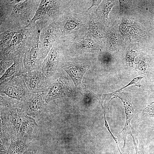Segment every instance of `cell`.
<instances>
[{
	"mask_svg": "<svg viewBox=\"0 0 154 154\" xmlns=\"http://www.w3.org/2000/svg\"><path fill=\"white\" fill-rule=\"evenodd\" d=\"M35 23V27L29 35L22 52L23 63L27 72L42 68V62L39 52V37L46 23L41 21H38Z\"/></svg>",
	"mask_w": 154,
	"mask_h": 154,
	"instance_id": "3957f363",
	"label": "cell"
},
{
	"mask_svg": "<svg viewBox=\"0 0 154 154\" xmlns=\"http://www.w3.org/2000/svg\"><path fill=\"white\" fill-rule=\"evenodd\" d=\"M74 0H41L33 17L29 24L40 20L54 21L66 11L72 8Z\"/></svg>",
	"mask_w": 154,
	"mask_h": 154,
	"instance_id": "5b68a950",
	"label": "cell"
},
{
	"mask_svg": "<svg viewBox=\"0 0 154 154\" xmlns=\"http://www.w3.org/2000/svg\"><path fill=\"white\" fill-rule=\"evenodd\" d=\"M0 92L21 102L30 93L21 76L15 77L1 84Z\"/></svg>",
	"mask_w": 154,
	"mask_h": 154,
	"instance_id": "8fae6325",
	"label": "cell"
},
{
	"mask_svg": "<svg viewBox=\"0 0 154 154\" xmlns=\"http://www.w3.org/2000/svg\"><path fill=\"white\" fill-rule=\"evenodd\" d=\"M82 86L83 89L88 95L91 97L95 98L98 99L104 111L103 105L104 102L105 100H108L110 102L112 99L115 98V95L118 92L120 91L119 90L113 92L108 94H96L90 91L88 89L85 84H83Z\"/></svg>",
	"mask_w": 154,
	"mask_h": 154,
	"instance_id": "7402d4cb",
	"label": "cell"
},
{
	"mask_svg": "<svg viewBox=\"0 0 154 154\" xmlns=\"http://www.w3.org/2000/svg\"><path fill=\"white\" fill-rule=\"evenodd\" d=\"M118 3V1L103 0L96 9V14L106 27H108L110 25L108 17L109 12L113 7Z\"/></svg>",
	"mask_w": 154,
	"mask_h": 154,
	"instance_id": "e0dca14e",
	"label": "cell"
},
{
	"mask_svg": "<svg viewBox=\"0 0 154 154\" xmlns=\"http://www.w3.org/2000/svg\"><path fill=\"white\" fill-rule=\"evenodd\" d=\"M120 5V13H122L127 9L129 8L132 4V1L119 0Z\"/></svg>",
	"mask_w": 154,
	"mask_h": 154,
	"instance_id": "4316f807",
	"label": "cell"
},
{
	"mask_svg": "<svg viewBox=\"0 0 154 154\" xmlns=\"http://www.w3.org/2000/svg\"><path fill=\"white\" fill-rule=\"evenodd\" d=\"M147 64L145 61H142L138 65V70L141 72H146L147 68Z\"/></svg>",
	"mask_w": 154,
	"mask_h": 154,
	"instance_id": "1f68e13d",
	"label": "cell"
},
{
	"mask_svg": "<svg viewBox=\"0 0 154 154\" xmlns=\"http://www.w3.org/2000/svg\"><path fill=\"white\" fill-rule=\"evenodd\" d=\"M40 1L12 0L11 14L0 24V33L8 30L17 31L24 28L34 17Z\"/></svg>",
	"mask_w": 154,
	"mask_h": 154,
	"instance_id": "6da1fadb",
	"label": "cell"
},
{
	"mask_svg": "<svg viewBox=\"0 0 154 154\" xmlns=\"http://www.w3.org/2000/svg\"><path fill=\"white\" fill-rule=\"evenodd\" d=\"M48 79L47 86L42 93L47 103L59 98L74 96V92L64 75L57 73Z\"/></svg>",
	"mask_w": 154,
	"mask_h": 154,
	"instance_id": "8992f818",
	"label": "cell"
},
{
	"mask_svg": "<svg viewBox=\"0 0 154 154\" xmlns=\"http://www.w3.org/2000/svg\"><path fill=\"white\" fill-rule=\"evenodd\" d=\"M0 106L8 109L21 107V102L17 100L11 98L4 94L0 93Z\"/></svg>",
	"mask_w": 154,
	"mask_h": 154,
	"instance_id": "603a6c76",
	"label": "cell"
},
{
	"mask_svg": "<svg viewBox=\"0 0 154 154\" xmlns=\"http://www.w3.org/2000/svg\"><path fill=\"white\" fill-rule=\"evenodd\" d=\"M37 124L34 119L25 114L17 134V139L30 142L35 133Z\"/></svg>",
	"mask_w": 154,
	"mask_h": 154,
	"instance_id": "9a60e30c",
	"label": "cell"
},
{
	"mask_svg": "<svg viewBox=\"0 0 154 154\" xmlns=\"http://www.w3.org/2000/svg\"><path fill=\"white\" fill-rule=\"evenodd\" d=\"M9 110L10 124L17 137V134L22 123L23 117L26 114L21 107L13 108Z\"/></svg>",
	"mask_w": 154,
	"mask_h": 154,
	"instance_id": "ffe728a7",
	"label": "cell"
},
{
	"mask_svg": "<svg viewBox=\"0 0 154 154\" xmlns=\"http://www.w3.org/2000/svg\"><path fill=\"white\" fill-rule=\"evenodd\" d=\"M62 40L66 53L71 56L96 53L102 46L88 31Z\"/></svg>",
	"mask_w": 154,
	"mask_h": 154,
	"instance_id": "277c9868",
	"label": "cell"
},
{
	"mask_svg": "<svg viewBox=\"0 0 154 154\" xmlns=\"http://www.w3.org/2000/svg\"><path fill=\"white\" fill-rule=\"evenodd\" d=\"M26 72H27L24 66L21 54L14 58L13 64L1 77L0 83L15 77L21 76Z\"/></svg>",
	"mask_w": 154,
	"mask_h": 154,
	"instance_id": "2e32d148",
	"label": "cell"
},
{
	"mask_svg": "<svg viewBox=\"0 0 154 154\" xmlns=\"http://www.w3.org/2000/svg\"><path fill=\"white\" fill-rule=\"evenodd\" d=\"M89 20L88 11L78 13L74 7L66 11L54 23L60 29V39L63 40L88 31Z\"/></svg>",
	"mask_w": 154,
	"mask_h": 154,
	"instance_id": "7a4b0ae2",
	"label": "cell"
},
{
	"mask_svg": "<svg viewBox=\"0 0 154 154\" xmlns=\"http://www.w3.org/2000/svg\"><path fill=\"white\" fill-rule=\"evenodd\" d=\"M61 32L54 22L48 23L40 31L39 48L40 60L42 63L54 43L60 39Z\"/></svg>",
	"mask_w": 154,
	"mask_h": 154,
	"instance_id": "ba28073f",
	"label": "cell"
},
{
	"mask_svg": "<svg viewBox=\"0 0 154 154\" xmlns=\"http://www.w3.org/2000/svg\"><path fill=\"white\" fill-rule=\"evenodd\" d=\"M143 78V76H139L135 78L127 85L119 90L120 91L122 89L126 88L127 86L132 85H135V86L138 87H140L141 86L140 84V81Z\"/></svg>",
	"mask_w": 154,
	"mask_h": 154,
	"instance_id": "83f0119b",
	"label": "cell"
},
{
	"mask_svg": "<svg viewBox=\"0 0 154 154\" xmlns=\"http://www.w3.org/2000/svg\"><path fill=\"white\" fill-rule=\"evenodd\" d=\"M13 138L17 139L10 124L9 109L0 106V143L9 146Z\"/></svg>",
	"mask_w": 154,
	"mask_h": 154,
	"instance_id": "5bb4252c",
	"label": "cell"
},
{
	"mask_svg": "<svg viewBox=\"0 0 154 154\" xmlns=\"http://www.w3.org/2000/svg\"><path fill=\"white\" fill-rule=\"evenodd\" d=\"M36 23L28 25L24 28L17 31L9 45L0 48V59L14 60L22 54L28 38L35 28Z\"/></svg>",
	"mask_w": 154,
	"mask_h": 154,
	"instance_id": "52a82bcc",
	"label": "cell"
},
{
	"mask_svg": "<svg viewBox=\"0 0 154 154\" xmlns=\"http://www.w3.org/2000/svg\"><path fill=\"white\" fill-rule=\"evenodd\" d=\"M138 25H137L136 29H135L133 28L134 29H132V30H131L130 31V34H129V36L130 35L129 37L130 38H136V37H138L139 36V35L141 36V34H142V30L139 28V27H138Z\"/></svg>",
	"mask_w": 154,
	"mask_h": 154,
	"instance_id": "f546056e",
	"label": "cell"
},
{
	"mask_svg": "<svg viewBox=\"0 0 154 154\" xmlns=\"http://www.w3.org/2000/svg\"><path fill=\"white\" fill-rule=\"evenodd\" d=\"M65 52L63 41L60 39L54 44L42 64V70L48 78L60 68V64Z\"/></svg>",
	"mask_w": 154,
	"mask_h": 154,
	"instance_id": "9c48e42d",
	"label": "cell"
},
{
	"mask_svg": "<svg viewBox=\"0 0 154 154\" xmlns=\"http://www.w3.org/2000/svg\"><path fill=\"white\" fill-rule=\"evenodd\" d=\"M47 104L42 93H29L21 102V108L27 116L34 119H38L44 115Z\"/></svg>",
	"mask_w": 154,
	"mask_h": 154,
	"instance_id": "30bf717a",
	"label": "cell"
},
{
	"mask_svg": "<svg viewBox=\"0 0 154 154\" xmlns=\"http://www.w3.org/2000/svg\"><path fill=\"white\" fill-rule=\"evenodd\" d=\"M0 76L4 74L7 70L13 64L14 60L0 59Z\"/></svg>",
	"mask_w": 154,
	"mask_h": 154,
	"instance_id": "484cf974",
	"label": "cell"
},
{
	"mask_svg": "<svg viewBox=\"0 0 154 154\" xmlns=\"http://www.w3.org/2000/svg\"><path fill=\"white\" fill-rule=\"evenodd\" d=\"M142 154H144V153H143Z\"/></svg>",
	"mask_w": 154,
	"mask_h": 154,
	"instance_id": "e575fe53",
	"label": "cell"
},
{
	"mask_svg": "<svg viewBox=\"0 0 154 154\" xmlns=\"http://www.w3.org/2000/svg\"><path fill=\"white\" fill-rule=\"evenodd\" d=\"M21 76L30 93H42L47 86L48 78L42 68L26 72Z\"/></svg>",
	"mask_w": 154,
	"mask_h": 154,
	"instance_id": "7c38bea8",
	"label": "cell"
},
{
	"mask_svg": "<svg viewBox=\"0 0 154 154\" xmlns=\"http://www.w3.org/2000/svg\"><path fill=\"white\" fill-rule=\"evenodd\" d=\"M107 28L106 49L108 51H113L116 49L118 45L120 44L121 37L118 34L117 30L113 26Z\"/></svg>",
	"mask_w": 154,
	"mask_h": 154,
	"instance_id": "d6986e66",
	"label": "cell"
},
{
	"mask_svg": "<svg viewBox=\"0 0 154 154\" xmlns=\"http://www.w3.org/2000/svg\"><path fill=\"white\" fill-rule=\"evenodd\" d=\"M102 1V0H92V2L91 6L86 11L89 10L94 6H98L100 5Z\"/></svg>",
	"mask_w": 154,
	"mask_h": 154,
	"instance_id": "d6a6232c",
	"label": "cell"
},
{
	"mask_svg": "<svg viewBox=\"0 0 154 154\" xmlns=\"http://www.w3.org/2000/svg\"><path fill=\"white\" fill-rule=\"evenodd\" d=\"M12 0H0V24L4 21L9 16L12 9Z\"/></svg>",
	"mask_w": 154,
	"mask_h": 154,
	"instance_id": "cb8c5ba5",
	"label": "cell"
},
{
	"mask_svg": "<svg viewBox=\"0 0 154 154\" xmlns=\"http://www.w3.org/2000/svg\"><path fill=\"white\" fill-rule=\"evenodd\" d=\"M38 150L37 147L31 146L23 153L21 154H38Z\"/></svg>",
	"mask_w": 154,
	"mask_h": 154,
	"instance_id": "4dcf8cb0",
	"label": "cell"
},
{
	"mask_svg": "<svg viewBox=\"0 0 154 154\" xmlns=\"http://www.w3.org/2000/svg\"><path fill=\"white\" fill-rule=\"evenodd\" d=\"M119 92L116 94L115 97L121 99L124 108L126 121L124 127L131 128L130 122L134 115V110L128 93L125 92Z\"/></svg>",
	"mask_w": 154,
	"mask_h": 154,
	"instance_id": "ac0fdd59",
	"label": "cell"
},
{
	"mask_svg": "<svg viewBox=\"0 0 154 154\" xmlns=\"http://www.w3.org/2000/svg\"><path fill=\"white\" fill-rule=\"evenodd\" d=\"M148 108L149 111L154 115V102L149 105Z\"/></svg>",
	"mask_w": 154,
	"mask_h": 154,
	"instance_id": "836d02e7",
	"label": "cell"
},
{
	"mask_svg": "<svg viewBox=\"0 0 154 154\" xmlns=\"http://www.w3.org/2000/svg\"><path fill=\"white\" fill-rule=\"evenodd\" d=\"M17 31L8 30L0 34V48L9 45Z\"/></svg>",
	"mask_w": 154,
	"mask_h": 154,
	"instance_id": "d4e9b609",
	"label": "cell"
},
{
	"mask_svg": "<svg viewBox=\"0 0 154 154\" xmlns=\"http://www.w3.org/2000/svg\"><path fill=\"white\" fill-rule=\"evenodd\" d=\"M31 144L30 142L13 138L6 154H21L25 152Z\"/></svg>",
	"mask_w": 154,
	"mask_h": 154,
	"instance_id": "44dd1931",
	"label": "cell"
},
{
	"mask_svg": "<svg viewBox=\"0 0 154 154\" xmlns=\"http://www.w3.org/2000/svg\"><path fill=\"white\" fill-rule=\"evenodd\" d=\"M96 10L90 9L86 11L89 17L88 31L103 46L106 44V29L96 14Z\"/></svg>",
	"mask_w": 154,
	"mask_h": 154,
	"instance_id": "4fadbf2b",
	"label": "cell"
},
{
	"mask_svg": "<svg viewBox=\"0 0 154 154\" xmlns=\"http://www.w3.org/2000/svg\"><path fill=\"white\" fill-rule=\"evenodd\" d=\"M131 21L127 19L123 20L121 25V29L122 32L124 33H126L128 31L131 25Z\"/></svg>",
	"mask_w": 154,
	"mask_h": 154,
	"instance_id": "f1b7e54d",
	"label": "cell"
}]
</instances>
